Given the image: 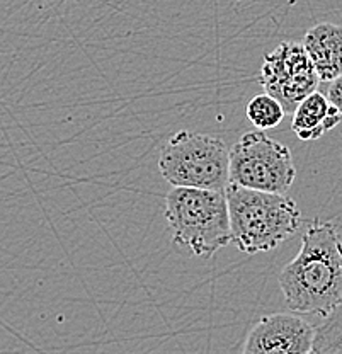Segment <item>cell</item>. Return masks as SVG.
<instances>
[{
  "mask_svg": "<svg viewBox=\"0 0 342 354\" xmlns=\"http://www.w3.org/2000/svg\"><path fill=\"white\" fill-rule=\"evenodd\" d=\"M327 97H329L330 104L334 106L339 113L342 114V75L334 79L332 82L329 84V88H327Z\"/></svg>",
  "mask_w": 342,
  "mask_h": 354,
  "instance_id": "12",
  "label": "cell"
},
{
  "mask_svg": "<svg viewBox=\"0 0 342 354\" xmlns=\"http://www.w3.org/2000/svg\"><path fill=\"white\" fill-rule=\"evenodd\" d=\"M165 220L175 245L196 257L209 259L231 242L225 191L172 187L165 196Z\"/></svg>",
  "mask_w": 342,
  "mask_h": 354,
  "instance_id": "3",
  "label": "cell"
},
{
  "mask_svg": "<svg viewBox=\"0 0 342 354\" xmlns=\"http://www.w3.org/2000/svg\"><path fill=\"white\" fill-rule=\"evenodd\" d=\"M314 349L319 354H342V305L315 329Z\"/></svg>",
  "mask_w": 342,
  "mask_h": 354,
  "instance_id": "11",
  "label": "cell"
},
{
  "mask_svg": "<svg viewBox=\"0 0 342 354\" xmlns=\"http://www.w3.org/2000/svg\"><path fill=\"white\" fill-rule=\"evenodd\" d=\"M301 44L317 70L320 82H332L342 75V26L319 22L305 32Z\"/></svg>",
  "mask_w": 342,
  "mask_h": 354,
  "instance_id": "8",
  "label": "cell"
},
{
  "mask_svg": "<svg viewBox=\"0 0 342 354\" xmlns=\"http://www.w3.org/2000/svg\"><path fill=\"white\" fill-rule=\"evenodd\" d=\"M247 120L251 121L257 130H271L276 128L285 118L286 111L283 108L281 102L273 97L267 92L257 94L249 101L247 108H245Z\"/></svg>",
  "mask_w": 342,
  "mask_h": 354,
  "instance_id": "10",
  "label": "cell"
},
{
  "mask_svg": "<svg viewBox=\"0 0 342 354\" xmlns=\"http://www.w3.org/2000/svg\"><path fill=\"white\" fill-rule=\"evenodd\" d=\"M295 177L292 150L263 130L244 133L230 149V184L286 194Z\"/></svg>",
  "mask_w": 342,
  "mask_h": 354,
  "instance_id": "5",
  "label": "cell"
},
{
  "mask_svg": "<svg viewBox=\"0 0 342 354\" xmlns=\"http://www.w3.org/2000/svg\"><path fill=\"white\" fill-rule=\"evenodd\" d=\"M286 305L296 313L329 317L342 305V241L330 221L314 220L300 250L279 272Z\"/></svg>",
  "mask_w": 342,
  "mask_h": 354,
  "instance_id": "1",
  "label": "cell"
},
{
  "mask_svg": "<svg viewBox=\"0 0 342 354\" xmlns=\"http://www.w3.org/2000/svg\"><path fill=\"white\" fill-rule=\"evenodd\" d=\"M342 121V114L330 104L329 97L315 91L298 104L293 113L292 130L300 140H319Z\"/></svg>",
  "mask_w": 342,
  "mask_h": 354,
  "instance_id": "9",
  "label": "cell"
},
{
  "mask_svg": "<svg viewBox=\"0 0 342 354\" xmlns=\"http://www.w3.org/2000/svg\"><path fill=\"white\" fill-rule=\"evenodd\" d=\"M320 77L303 44L283 41L264 57L260 86L283 104L286 113H295L301 101L317 91Z\"/></svg>",
  "mask_w": 342,
  "mask_h": 354,
  "instance_id": "6",
  "label": "cell"
},
{
  "mask_svg": "<svg viewBox=\"0 0 342 354\" xmlns=\"http://www.w3.org/2000/svg\"><path fill=\"white\" fill-rule=\"evenodd\" d=\"M159 171L172 187L225 191L230 184V149L218 136L178 131L162 147Z\"/></svg>",
  "mask_w": 342,
  "mask_h": 354,
  "instance_id": "4",
  "label": "cell"
},
{
  "mask_svg": "<svg viewBox=\"0 0 342 354\" xmlns=\"http://www.w3.org/2000/svg\"><path fill=\"white\" fill-rule=\"evenodd\" d=\"M308 354H319L317 351H315V349H312V351L310 353H308Z\"/></svg>",
  "mask_w": 342,
  "mask_h": 354,
  "instance_id": "13",
  "label": "cell"
},
{
  "mask_svg": "<svg viewBox=\"0 0 342 354\" xmlns=\"http://www.w3.org/2000/svg\"><path fill=\"white\" fill-rule=\"evenodd\" d=\"M225 194L231 242L240 252L254 256L278 249L300 228V208L295 199L286 194L249 189L237 184H228Z\"/></svg>",
  "mask_w": 342,
  "mask_h": 354,
  "instance_id": "2",
  "label": "cell"
},
{
  "mask_svg": "<svg viewBox=\"0 0 342 354\" xmlns=\"http://www.w3.org/2000/svg\"><path fill=\"white\" fill-rule=\"evenodd\" d=\"M314 341L315 327L300 315L271 313L254 324L242 354H308Z\"/></svg>",
  "mask_w": 342,
  "mask_h": 354,
  "instance_id": "7",
  "label": "cell"
}]
</instances>
